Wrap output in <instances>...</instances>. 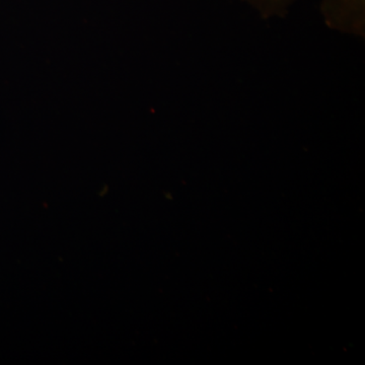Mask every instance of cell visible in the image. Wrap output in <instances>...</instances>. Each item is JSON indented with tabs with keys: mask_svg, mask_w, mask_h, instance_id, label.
Instances as JSON below:
<instances>
[{
	"mask_svg": "<svg viewBox=\"0 0 365 365\" xmlns=\"http://www.w3.org/2000/svg\"><path fill=\"white\" fill-rule=\"evenodd\" d=\"M252 1L264 6H276L288 4V1H290V0H252Z\"/></svg>",
	"mask_w": 365,
	"mask_h": 365,
	"instance_id": "1",
	"label": "cell"
}]
</instances>
